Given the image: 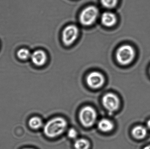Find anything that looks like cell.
<instances>
[{
	"mask_svg": "<svg viewBox=\"0 0 150 149\" xmlns=\"http://www.w3.org/2000/svg\"><path fill=\"white\" fill-rule=\"evenodd\" d=\"M67 126V121L62 117H56L49 120L44 127L45 135L49 138H54L63 134Z\"/></svg>",
	"mask_w": 150,
	"mask_h": 149,
	"instance_id": "obj_1",
	"label": "cell"
},
{
	"mask_svg": "<svg viewBox=\"0 0 150 149\" xmlns=\"http://www.w3.org/2000/svg\"><path fill=\"white\" fill-rule=\"evenodd\" d=\"M136 52L133 46L123 45L119 47L116 52V58L119 64L127 65L131 64L135 57Z\"/></svg>",
	"mask_w": 150,
	"mask_h": 149,
	"instance_id": "obj_2",
	"label": "cell"
},
{
	"mask_svg": "<svg viewBox=\"0 0 150 149\" xmlns=\"http://www.w3.org/2000/svg\"><path fill=\"white\" fill-rule=\"evenodd\" d=\"M99 15L98 8L94 6H89L84 9L79 15V21L85 26L92 25L97 20Z\"/></svg>",
	"mask_w": 150,
	"mask_h": 149,
	"instance_id": "obj_3",
	"label": "cell"
},
{
	"mask_svg": "<svg viewBox=\"0 0 150 149\" xmlns=\"http://www.w3.org/2000/svg\"><path fill=\"white\" fill-rule=\"evenodd\" d=\"M79 119L81 124L86 127L92 126L97 119V113L91 106L84 107L80 110Z\"/></svg>",
	"mask_w": 150,
	"mask_h": 149,
	"instance_id": "obj_4",
	"label": "cell"
},
{
	"mask_svg": "<svg viewBox=\"0 0 150 149\" xmlns=\"http://www.w3.org/2000/svg\"><path fill=\"white\" fill-rule=\"evenodd\" d=\"M79 34L78 28L74 24L67 26L63 30L62 39L64 44L70 45L73 44L76 40Z\"/></svg>",
	"mask_w": 150,
	"mask_h": 149,
	"instance_id": "obj_5",
	"label": "cell"
},
{
	"mask_svg": "<svg viewBox=\"0 0 150 149\" xmlns=\"http://www.w3.org/2000/svg\"><path fill=\"white\" fill-rule=\"evenodd\" d=\"M102 104L107 110L112 113L119 108L120 101L115 94L109 93L105 94L102 98Z\"/></svg>",
	"mask_w": 150,
	"mask_h": 149,
	"instance_id": "obj_6",
	"label": "cell"
},
{
	"mask_svg": "<svg viewBox=\"0 0 150 149\" xmlns=\"http://www.w3.org/2000/svg\"><path fill=\"white\" fill-rule=\"evenodd\" d=\"M105 78L103 74L97 71L91 72L86 77V83L88 85L93 89L100 88L104 85Z\"/></svg>",
	"mask_w": 150,
	"mask_h": 149,
	"instance_id": "obj_7",
	"label": "cell"
},
{
	"mask_svg": "<svg viewBox=\"0 0 150 149\" xmlns=\"http://www.w3.org/2000/svg\"><path fill=\"white\" fill-rule=\"evenodd\" d=\"M47 55L44 50L40 49L34 50L32 52L30 61L33 66L40 67L46 63Z\"/></svg>",
	"mask_w": 150,
	"mask_h": 149,
	"instance_id": "obj_8",
	"label": "cell"
},
{
	"mask_svg": "<svg viewBox=\"0 0 150 149\" xmlns=\"http://www.w3.org/2000/svg\"><path fill=\"white\" fill-rule=\"evenodd\" d=\"M117 17L115 14L111 12H105L101 17L102 24L106 27H112L117 22Z\"/></svg>",
	"mask_w": 150,
	"mask_h": 149,
	"instance_id": "obj_9",
	"label": "cell"
},
{
	"mask_svg": "<svg viewBox=\"0 0 150 149\" xmlns=\"http://www.w3.org/2000/svg\"><path fill=\"white\" fill-rule=\"evenodd\" d=\"M32 52L28 47L23 46L19 48L16 52L17 58L21 62H26L29 61L31 56Z\"/></svg>",
	"mask_w": 150,
	"mask_h": 149,
	"instance_id": "obj_10",
	"label": "cell"
},
{
	"mask_svg": "<svg viewBox=\"0 0 150 149\" xmlns=\"http://www.w3.org/2000/svg\"><path fill=\"white\" fill-rule=\"evenodd\" d=\"M133 137L137 140H142L146 137L147 134V129L142 126L134 127L132 130Z\"/></svg>",
	"mask_w": 150,
	"mask_h": 149,
	"instance_id": "obj_11",
	"label": "cell"
},
{
	"mask_svg": "<svg viewBox=\"0 0 150 149\" xmlns=\"http://www.w3.org/2000/svg\"><path fill=\"white\" fill-rule=\"evenodd\" d=\"M98 128L100 131L105 133L109 132L114 128L113 122L108 119H103L99 121L98 125Z\"/></svg>",
	"mask_w": 150,
	"mask_h": 149,
	"instance_id": "obj_12",
	"label": "cell"
},
{
	"mask_svg": "<svg viewBox=\"0 0 150 149\" xmlns=\"http://www.w3.org/2000/svg\"><path fill=\"white\" fill-rule=\"evenodd\" d=\"M29 125L31 128L38 129L42 127L43 122L42 120L39 117H33L30 119L29 122Z\"/></svg>",
	"mask_w": 150,
	"mask_h": 149,
	"instance_id": "obj_13",
	"label": "cell"
},
{
	"mask_svg": "<svg viewBox=\"0 0 150 149\" xmlns=\"http://www.w3.org/2000/svg\"><path fill=\"white\" fill-rule=\"evenodd\" d=\"M90 145L89 141L84 139H78L74 143L76 149H88L90 148Z\"/></svg>",
	"mask_w": 150,
	"mask_h": 149,
	"instance_id": "obj_14",
	"label": "cell"
},
{
	"mask_svg": "<svg viewBox=\"0 0 150 149\" xmlns=\"http://www.w3.org/2000/svg\"><path fill=\"white\" fill-rule=\"evenodd\" d=\"M100 1L102 5L108 8H115L118 3V0H100Z\"/></svg>",
	"mask_w": 150,
	"mask_h": 149,
	"instance_id": "obj_15",
	"label": "cell"
},
{
	"mask_svg": "<svg viewBox=\"0 0 150 149\" xmlns=\"http://www.w3.org/2000/svg\"><path fill=\"white\" fill-rule=\"evenodd\" d=\"M68 136L71 139H75L77 136V132L74 129H70L68 132Z\"/></svg>",
	"mask_w": 150,
	"mask_h": 149,
	"instance_id": "obj_16",
	"label": "cell"
},
{
	"mask_svg": "<svg viewBox=\"0 0 150 149\" xmlns=\"http://www.w3.org/2000/svg\"><path fill=\"white\" fill-rule=\"evenodd\" d=\"M147 126L148 129H150V120H149L147 122Z\"/></svg>",
	"mask_w": 150,
	"mask_h": 149,
	"instance_id": "obj_17",
	"label": "cell"
},
{
	"mask_svg": "<svg viewBox=\"0 0 150 149\" xmlns=\"http://www.w3.org/2000/svg\"><path fill=\"white\" fill-rule=\"evenodd\" d=\"M143 149H150V145H148V146H146L144 147Z\"/></svg>",
	"mask_w": 150,
	"mask_h": 149,
	"instance_id": "obj_18",
	"label": "cell"
},
{
	"mask_svg": "<svg viewBox=\"0 0 150 149\" xmlns=\"http://www.w3.org/2000/svg\"><path fill=\"white\" fill-rule=\"evenodd\" d=\"M32 149V148H24V149Z\"/></svg>",
	"mask_w": 150,
	"mask_h": 149,
	"instance_id": "obj_19",
	"label": "cell"
},
{
	"mask_svg": "<svg viewBox=\"0 0 150 149\" xmlns=\"http://www.w3.org/2000/svg\"><path fill=\"white\" fill-rule=\"evenodd\" d=\"M1 43H0V49H1Z\"/></svg>",
	"mask_w": 150,
	"mask_h": 149,
	"instance_id": "obj_20",
	"label": "cell"
},
{
	"mask_svg": "<svg viewBox=\"0 0 150 149\" xmlns=\"http://www.w3.org/2000/svg\"><path fill=\"white\" fill-rule=\"evenodd\" d=\"M149 73H150V69H149Z\"/></svg>",
	"mask_w": 150,
	"mask_h": 149,
	"instance_id": "obj_21",
	"label": "cell"
}]
</instances>
